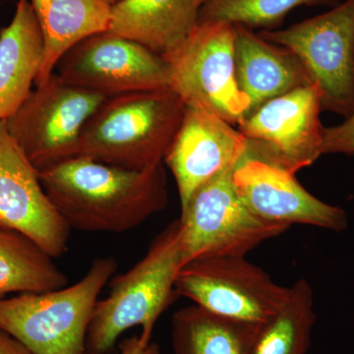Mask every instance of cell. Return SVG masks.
I'll list each match as a JSON object with an SVG mask.
<instances>
[{"mask_svg": "<svg viewBox=\"0 0 354 354\" xmlns=\"http://www.w3.org/2000/svg\"><path fill=\"white\" fill-rule=\"evenodd\" d=\"M0 354H32L24 344L8 333L0 330Z\"/></svg>", "mask_w": 354, "mask_h": 354, "instance_id": "obj_25", "label": "cell"}, {"mask_svg": "<svg viewBox=\"0 0 354 354\" xmlns=\"http://www.w3.org/2000/svg\"><path fill=\"white\" fill-rule=\"evenodd\" d=\"M106 99L53 73L3 122L39 171L74 157L84 127Z\"/></svg>", "mask_w": 354, "mask_h": 354, "instance_id": "obj_8", "label": "cell"}, {"mask_svg": "<svg viewBox=\"0 0 354 354\" xmlns=\"http://www.w3.org/2000/svg\"><path fill=\"white\" fill-rule=\"evenodd\" d=\"M44 59L43 32L30 0H17L11 22L0 30V122L24 104Z\"/></svg>", "mask_w": 354, "mask_h": 354, "instance_id": "obj_16", "label": "cell"}, {"mask_svg": "<svg viewBox=\"0 0 354 354\" xmlns=\"http://www.w3.org/2000/svg\"><path fill=\"white\" fill-rule=\"evenodd\" d=\"M234 183L244 205L261 218L290 225H313L335 232L348 230L344 209L312 195L292 172L249 157L248 153L234 169Z\"/></svg>", "mask_w": 354, "mask_h": 354, "instance_id": "obj_13", "label": "cell"}, {"mask_svg": "<svg viewBox=\"0 0 354 354\" xmlns=\"http://www.w3.org/2000/svg\"><path fill=\"white\" fill-rule=\"evenodd\" d=\"M113 4H115L116 2L120 1V0H109Z\"/></svg>", "mask_w": 354, "mask_h": 354, "instance_id": "obj_26", "label": "cell"}, {"mask_svg": "<svg viewBox=\"0 0 354 354\" xmlns=\"http://www.w3.org/2000/svg\"><path fill=\"white\" fill-rule=\"evenodd\" d=\"M0 228L25 235L53 258L67 250L70 228L46 195L39 171L0 122Z\"/></svg>", "mask_w": 354, "mask_h": 354, "instance_id": "obj_12", "label": "cell"}, {"mask_svg": "<svg viewBox=\"0 0 354 354\" xmlns=\"http://www.w3.org/2000/svg\"><path fill=\"white\" fill-rule=\"evenodd\" d=\"M235 74L239 90L250 100V111L295 88L311 85L304 64L288 48L234 25Z\"/></svg>", "mask_w": 354, "mask_h": 354, "instance_id": "obj_15", "label": "cell"}, {"mask_svg": "<svg viewBox=\"0 0 354 354\" xmlns=\"http://www.w3.org/2000/svg\"><path fill=\"white\" fill-rule=\"evenodd\" d=\"M354 155V111L341 124L324 128L323 155Z\"/></svg>", "mask_w": 354, "mask_h": 354, "instance_id": "obj_23", "label": "cell"}, {"mask_svg": "<svg viewBox=\"0 0 354 354\" xmlns=\"http://www.w3.org/2000/svg\"><path fill=\"white\" fill-rule=\"evenodd\" d=\"M206 0H120L109 31L162 55L179 46L199 22Z\"/></svg>", "mask_w": 354, "mask_h": 354, "instance_id": "obj_17", "label": "cell"}, {"mask_svg": "<svg viewBox=\"0 0 354 354\" xmlns=\"http://www.w3.org/2000/svg\"><path fill=\"white\" fill-rule=\"evenodd\" d=\"M261 326L216 315L195 304L171 318L174 354H251Z\"/></svg>", "mask_w": 354, "mask_h": 354, "instance_id": "obj_19", "label": "cell"}, {"mask_svg": "<svg viewBox=\"0 0 354 354\" xmlns=\"http://www.w3.org/2000/svg\"><path fill=\"white\" fill-rule=\"evenodd\" d=\"M169 88L186 106L203 109L239 127L250 111L235 74L234 25L198 23L183 43L162 57Z\"/></svg>", "mask_w": 354, "mask_h": 354, "instance_id": "obj_5", "label": "cell"}, {"mask_svg": "<svg viewBox=\"0 0 354 354\" xmlns=\"http://www.w3.org/2000/svg\"><path fill=\"white\" fill-rule=\"evenodd\" d=\"M184 111L169 87L106 97L84 127L74 157L129 169L164 164Z\"/></svg>", "mask_w": 354, "mask_h": 354, "instance_id": "obj_2", "label": "cell"}, {"mask_svg": "<svg viewBox=\"0 0 354 354\" xmlns=\"http://www.w3.org/2000/svg\"><path fill=\"white\" fill-rule=\"evenodd\" d=\"M228 167L195 191L181 209L183 266L203 257H245L266 241L283 234L288 223L261 218L237 194Z\"/></svg>", "mask_w": 354, "mask_h": 354, "instance_id": "obj_6", "label": "cell"}, {"mask_svg": "<svg viewBox=\"0 0 354 354\" xmlns=\"http://www.w3.org/2000/svg\"><path fill=\"white\" fill-rule=\"evenodd\" d=\"M316 322L314 295L306 279L288 288L278 311L258 330L251 354H307Z\"/></svg>", "mask_w": 354, "mask_h": 354, "instance_id": "obj_21", "label": "cell"}, {"mask_svg": "<svg viewBox=\"0 0 354 354\" xmlns=\"http://www.w3.org/2000/svg\"><path fill=\"white\" fill-rule=\"evenodd\" d=\"M38 171L46 195L70 230L122 234L169 204L164 164L129 169L73 157Z\"/></svg>", "mask_w": 354, "mask_h": 354, "instance_id": "obj_1", "label": "cell"}, {"mask_svg": "<svg viewBox=\"0 0 354 354\" xmlns=\"http://www.w3.org/2000/svg\"><path fill=\"white\" fill-rule=\"evenodd\" d=\"M0 1H1V0H0Z\"/></svg>", "mask_w": 354, "mask_h": 354, "instance_id": "obj_27", "label": "cell"}, {"mask_svg": "<svg viewBox=\"0 0 354 354\" xmlns=\"http://www.w3.org/2000/svg\"><path fill=\"white\" fill-rule=\"evenodd\" d=\"M248 153V141L234 125L203 109L186 106L164 165L176 179L181 209L198 188Z\"/></svg>", "mask_w": 354, "mask_h": 354, "instance_id": "obj_14", "label": "cell"}, {"mask_svg": "<svg viewBox=\"0 0 354 354\" xmlns=\"http://www.w3.org/2000/svg\"><path fill=\"white\" fill-rule=\"evenodd\" d=\"M55 73L72 85L106 97L169 87L164 58L109 31L74 46L58 60Z\"/></svg>", "mask_w": 354, "mask_h": 354, "instance_id": "obj_11", "label": "cell"}, {"mask_svg": "<svg viewBox=\"0 0 354 354\" xmlns=\"http://www.w3.org/2000/svg\"><path fill=\"white\" fill-rule=\"evenodd\" d=\"M44 41V59L35 86L53 73L58 60L83 39L109 31L113 4L109 0H30Z\"/></svg>", "mask_w": 354, "mask_h": 354, "instance_id": "obj_18", "label": "cell"}, {"mask_svg": "<svg viewBox=\"0 0 354 354\" xmlns=\"http://www.w3.org/2000/svg\"><path fill=\"white\" fill-rule=\"evenodd\" d=\"M53 259L25 235L0 228V299L66 286L67 277Z\"/></svg>", "mask_w": 354, "mask_h": 354, "instance_id": "obj_20", "label": "cell"}, {"mask_svg": "<svg viewBox=\"0 0 354 354\" xmlns=\"http://www.w3.org/2000/svg\"><path fill=\"white\" fill-rule=\"evenodd\" d=\"M118 261L100 257L74 285L0 299V330L32 354H87L95 304L115 274Z\"/></svg>", "mask_w": 354, "mask_h": 354, "instance_id": "obj_4", "label": "cell"}, {"mask_svg": "<svg viewBox=\"0 0 354 354\" xmlns=\"http://www.w3.org/2000/svg\"><path fill=\"white\" fill-rule=\"evenodd\" d=\"M321 97L315 86L295 88L251 111L237 127L249 157L297 174L323 155Z\"/></svg>", "mask_w": 354, "mask_h": 354, "instance_id": "obj_10", "label": "cell"}, {"mask_svg": "<svg viewBox=\"0 0 354 354\" xmlns=\"http://www.w3.org/2000/svg\"><path fill=\"white\" fill-rule=\"evenodd\" d=\"M118 354H162L157 342H151L145 344L140 339L139 335H132L123 339L118 346Z\"/></svg>", "mask_w": 354, "mask_h": 354, "instance_id": "obj_24", "label": "cell"}, {"mask_svg": "<svg viewBox=\"0 0 354 354\" xmlns=\"http://www.w3.org/2000/svg\"><path fill=\"white\" fill-rule=\"evenodd\" d=\"M260 37L299 58L320 93L322 111L348 118L354 111V0L281 31Z\"/></svg>", "mask_w": 354, "mask_h": 354, "instance_id": "obj_7", "label": "cell"}, {"mask_svg": "<svg viewBox=\"0 0 354 354\" xmlns=\"http://www.w3.org/2000/svg\"><path fill=\"white\" fill-rule=\"evenodd\" d=\"M288 291L245 257L232 256L190 261L176 281L177 297L216 315L259 326L276 314Z\"/></svg>", "mask_w": 354, "mask_h": 354, "instance_id": "obj_9", "label": "cell"}, {"mask_svg": "<svg viewBox=\"0 0 354 354\" xmlns=\"http://www.w3.org/2000/svg\"><path fill=\"white\" fill-rule=\"evenodd\" d=\"M180 221L155 237L145 256L124 274L113 277L108 297L99 299L88 327L87 354H108L130 328L141 327L140 339L152 342L156 323L176 299V281L183 267Z\"/></svg>", "mask_w": 354, "mask_h": 354, "instance_id": "obj_3", "label": "cell"}, {"mask_svg": "<svg viewBox=\"0 0 354 354\" xmlns=\"http://www.w3.org/2000/svg\"><path fill=\"white\" fill-rule=\"evenodd\" d=\"M339 0H206L199 22H221L271 30L300 6H337Z\"/></svg>", "mask_w": 354, "mask_h": 354, "instance_id": "obj_22", "label": "cell"}]
</instances>
